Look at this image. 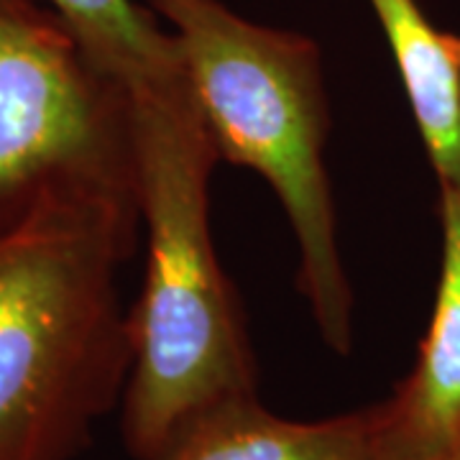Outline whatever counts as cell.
<instances>
[{"label": "cell", "instance_id": "1", "mask_svg": "<svg viewBox=\"0 0 460 460\" xmlns=\"http://www.w3.org/2000/svg\"><path fill=\"white\" fill-rule=\"evenodd\" d=\"M146 271L131 317L133 366L120 399L123 445L162 460L208 414L256 396L246 320L210 230L220 159L184 75L131 95Z\"/></svg>", "mask_w": 460, "mask_h": 460}, {"label": "cell", "instance_id": "6", "mask_svg": "<svg viewBox=\"0 0 460 460\" xmlns=\"http://www.w3.org/2000/svg\"><path fill=\"white\" fill-rule=\"evenodd\" d=\"M394 54L440 190H460V36L438 29L417 0H368Z\"/></svg>", "mask_w": 460, "mask_h": 460}, {"label": "cell", "instance_id": "5", "mask_svg": "<svg viewBox=\"0 0 460 460\" xmlns=\"http://www.w3.org/2000/svg\"><path fill=\"white\" fill-rule=\"evenodd\" d=\"M443 261L417 361L371 404L376 460H445L460 443V190H440Z\"/></svg>", "mask_w": 460, "mask_h": 460}, {"label": "cell", "instance_id": "8", "mask_svg": "<svg viewBox=\"0 0 460 460\" xmlns=\"http://www.w3.org/2000/svg\"><path fill=\"white\" fill-rule=\"evenodd\" d=\"M65 23L90 65L133 93L184 72L177 36L146 0H41Z\"/></svg>", "mask_w": 460, "mask_h": 460}, {"label": "cell", "instance_id": "2", "mask_svg": "<svg viewBox=\"0 0 460 460\" xmlns=\"http://www.w3.org/2000/svg\"><path fill=\"white\" fill-rule=\"evenodd\" d=\"M138 195L72 190L0 235V460H72L133 366L118 271Z\"/></svg>", "mask_w": 460, "mask_h": 460}, {"label": "cell", "instance_id": "9", "mask_svg": "<svg viewBox=\"0 0 460 460\" xmlns=\"http://www.w3.org/2000/svg\"><path fill=\"white\" fill-rule=\"evenodd\" d=\"M445 460H460V443H458V447H456V450H453V453H450V456H447Z\"/></svg>", "mask_w": 460, "mask_h": 460}, {"label": "cell", "instance_id": "4", "mask_svg": "<svg viewBox=\"0 0 460 460\" xmlns=\"http://www.w3.org/2000/svg\"><path fill=\"white\" fill-rule=\"evenodd\" d=\"M72 190L138 195L131 98L41 0H0V235Z\"/></svg>", "mask_w": 460, "mask_h": 460}, {"label": "cell", "instance_id": "3", "mask_svg": "<svg viewBox=\"0 0 460 460\" xmlns=\"http://www.w3.org/2000/svg\"><path fill=\"white\" fill-rule=\"evenodd\" d=\"M177 36L192 95L220 159L271 184L299 246V287L323 341L353 345V295L345 277L332 190L323 154L328 98L313 39L261 26L223 0H146Z\"/></svg>", "mask_w": 460, "mask_h": 460}, {"label": "cell", "instance_id": "7", "mask_svg": "<svg viewBox=\"0 0 460 460\" xmlns=\"http://www.w3.org/2000/svg\"><path fill=\"white\" fill-rule=\"evenodd\" d=\"M162 460H376L374 417L363 407L299 422L248 396L208 414Z\"/></svg>", "mask_w": 460, "mask_h": 460}]
</instances>
